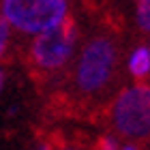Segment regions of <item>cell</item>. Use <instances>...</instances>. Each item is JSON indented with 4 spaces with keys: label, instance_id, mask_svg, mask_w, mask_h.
Wrapping results in <instances>:
<instances>
[{
    "label": "cell",
    "instance_id": "obj_6",
    "mask_svg": "<svg viewBox=\"0 0 150 150\" xmlns=\"http://www.w3.org/2000/svg\"><path fill=\"white\" fill-rule=\"evenodd\" d=\"M135 24H137L139 35H150V0H137Z\"/></svg>",
    "mask_w": 150,
    "mask_h": 150
},
{
    "label": "cell",
    "instance_id": "obj_4",
    "mask_svg": "<svg viewBox=\"0 0 150 150\" xmlns=\"http://www.w3.org/2000/svg\"><path fill=\"white\" fill-rule=\"evenodd\" d=\"M0 13L24 35H39L69 13V0H2Z\"/></svg>",
    "mask_w": 150,
    "mask_h": 150
},
{
    "label": "cell",
    "instance_id": "obj_1",
    "mask_svg": "<svg viewBox=\"0 0 150 150\" xmlns=\"http://www.w3.org/2000/svg\"><path fill=\"white\" fill-rule=\"evenodd\" d=\"M122 50L120 24L103 19L94 26L52 97L54 110L97 122L122 81Z\"/></svg>",
    "mask_w": 150,
    "mask_h": 150
},
{
    "label": "cell",
    "instance_id": "obj_5",
    "mask_svg": "<svg viewBox=\"0 0 150 150\" xmlns=\"http://www.w3.org/2000/svg\"><path fill=\"white\" fill-rule=\"evenodd\" d=\"M127 69L135 81H144L150 77V47L148 45H137L129 56Z\"/></svg>",
    "mask_w": 150,
    "mask_h": 150
},
{
    "label": "cell",
    "instance_id": "obj_7",
    "mask_svg": "<svg viewBox=\"0 0 150 150\" xmlns=\"http://www.w3.org/2000/svg\"><path fill=\"white\" fill-rule=\"evenodd\" d=\"M9 37H11V24L2 13H0V58L4 56L6 45H9Z\"/></svg>",
    "mask_w": 150,
    "mask_h": 150
},
{
    "label": "cell",
    "instance_id": "obj_3",
    "mask_svg": "<svg viewBox=\"0 0 150 150\" xmlns=\"http://www.w3.org/2000/svg\"><path fill=\"white\" fill-rule=\"evenodd\" d=\"M99 120L125 142L122 148L150 144V84L135 81L133 86L120 88Z\"/></svg>",
    "mask_w": 150,
    "mask_h": 150
},
{
    "label": "cell",
    "instance_id": "obj_2",
    "mask_svg": "<svg viewBox=\"0 0 150 150\" xmlns=\"http://www.w3.org/2000/svg\"><path fill=\"white\" fill-rule=\"evenodd\" d=\"M79 41L81 28L73 13H67L58 24L39 32L26 52V67L32 79L41 86H58L77 56Z\"/></svg>",
    "mask_w": 150,
    "mask_h": 150
},
{
    "label": "cell",
    "instance_id": "obj_8",
    "mask_svg": "<svg viewBox=\"0 0 150 150\" xmlns=\"http://www.w3.org/2000/svg\"><path fill=\"white\" fill-rule=\"evenodd\" d=\"M2 84H4V73H2V69H0V90H2Z\"/></svg>",
    "mask_w": 150,
    "mask_h": 150
}]
</instances>
